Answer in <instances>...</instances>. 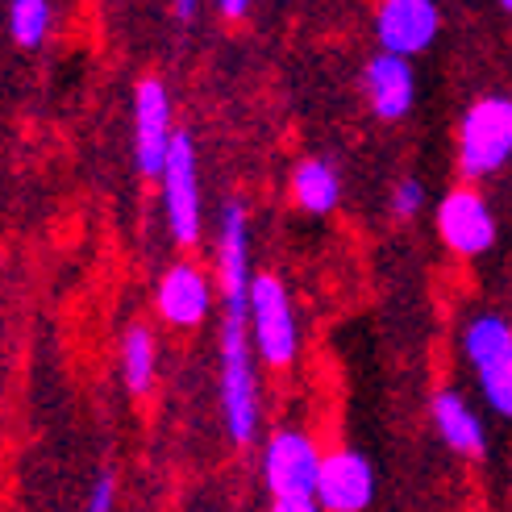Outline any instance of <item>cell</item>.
I'll list each match as a JSON object with an SVG mask.
<instances>
[{"label":"cell","instance_id":"2","mask_svg":"<svg viewBox=\"0 0 512 512\" xmlns=\"http://www.w3.org/2000/svg\"><path fill=\"white\" fill-rule=\"evenodd\" d=\"M246 329H250V346L263 358L267 367H292L296 363V313H292V296L284 288V279L263 271L250 275V292H246Z\"/></svg>","mask_w":512,"mask_h":512},{"label":"cell","instance_id":"11","mask_svg":"<svg viewBox=\"0 0 512 512\" xmlns=\"http://www.w3.org/2000/svg\"><path fill=\"white\" fill-rule=\"evenodd\" d=\"M217 284L225 296V309L246 313L250 292V229L242 200H229L221 209V238H217Z\"/></svg>","mask_w":512,"mask_h":512},{"label":"cell","instance_id":"7","mask_svg":"<svg viewBox=\"0 0 512 512\" xmlns=\"http://www.w3.org/2000/svg\"><path fill=\"white\" fill-rule=\"evenodd\" d=\"M438 234L458 259H479V254H488L496 246L492 204L483 200L471 184L450 188L438 204Z\"/></svg>","mask_w":512,"mask_h":512},{"label":"cell","instance_id":"21","mask_svg":"<svg viewBox=\"0 0 512 512\" xmlns=\"http://www.w3.org/2000/svg\"><path fill=\"white\" fill-rule=\"evenodd\" d=\"M217 9H221V17H229V21H242L246 9H250V0H217Z\"/></svg>","mask_w":512,"mask_h":512},{"label":"cell","instance_id":"1","mask_svg":"<svg viewBox=\"0 0 512 512\" xmlns=\"http://www.w3.org/2000/svg\"><path fill=\"white\" fill-rule=\"evenodd\" d=\"M221 413L229 442L250 446L259 438V383H254V346L246 313L225 309L221 321Z\"/></svg>","mask_w":512,"mask_h":512},{"label":"cell","instance_id":"14","mask_svg":"<svg viewBox=\"0 0 512 512\" xmlns=\"http://www.w3.org/2000/svg\"><path fill=\"white\" fill-rule=\"evenodd\" d=\"M429 413H433V425H438V433H442V442L454 454H463V458H483L488 454V429H483L479 413L467 404L463 392H454V388L433 392Z\"/></svg>","mask_w":512,"mask_h":512},{"label":"cell","instance_id":"6","mask_svg":"<svg viewBox=\"0 0 512 512\" xmlns=\"http://www.w3.org/2000/svg\"><path fill=\"white\" fill-rule=\"evenodd\" d=\"M321 471V450L309 433L300 429H279L263 450V483L271 500L279 496H313Z\"/></svg>","mask_w":512,"mask_h":512},{"label":"cell","instance_id":"17","mask_svg":"<svg viewBox=\"0 0 512 512\" xmlns=\"http://www.w3.org/2000/svg\"><path fill=\"white\" fill-rule=\"evenodd\" d=\"M9 34L25 50L42 46L50 34V0H13L9 5Z\"/></svg>","mask_w":512,"mask_h":512},{"label":"cell","instance_id":"18","mask_svg":"<svg viewBox=\"0 0 512 512\" xmlns=\"http://www.w3.org/2000/svg\"><path fill=\"white\" fill-rule=\"evenodd\" d=\"M421 204H425V184L421 179H400V184L392 188V213L400 217V221H408V217H417L421 213Z\"/></svg>","mask_w":512,"mask_h":512},{"label":"cell","instance_id":"20","mask_svg":"<svg viewBox=\"0 0 512 512\" xmlns=\"http://www.w3.org/2000/svg\"><path fill=\"white\" fill-rule=\"evenodd\" d=\"M271 512H321L313 496H279L271 500Z\"/></svg>","mask_w":512,"mask_h":512},{"label":"cell","instance_id":"10","mask_svg":"<svg viewBox=\"0 0 512 512\" xmlns=\"http://www.w3.org/2000/svg\"><path fill=\"white\" fill-rule=\"evenodd\" d=\"M171 96L163 88V80L146 75L134 88V159L138 171L159 179L163 163H167V150H171Z\"/></svg>","mask_w":512,"mask_h":512},{"label":"cell","instance_id":"19","mask_svg":"<svg viewBox=\"0 0 512 512\" xmlns=\"http://www.w3.org/2000/svg\"><path fill=\"white\" fill-rule=\"evenodd\" d=\"M113 504H117V479H113V471H100L84 512H113Z\"/></svg>","mask_w":512,"mask_h":512},{"label":"cell","instance_id":"22","mask_svg":"<svg viewBox=\"0 0 512 512\" xmlns=\"http://www.w3.org/2000/svg\"><path fill=\"white\" fill-rule=\"evenodd\" d=\"M196 5H200V0H175V17L179 21H192L196 17Z\"/></svg>","mask_w":512,"mask_h":512},{"label":"cell","instance_id":"9","mask_svg":"<svg viewBox=\"0 0 512 512\" xmlns=\"http://www.w3.org/2000/svg\"><path fill=\"white\" fill-rule=\"evenodd\" d=\"M313 500L321 512H367L375 500V471L367 463V454L358 450L321 454Z\"/></svg>","mask_w":512,"mask_h":512},{"label":"cell","instance_id":"13","mask_svg":"<svg viewBox=\"0 0 512 512\" xmlns=\"http://www.w3.org/2000/svg\"><path fill=\"white\" fill-rule=\"evenodd\" d=\"M363 92H367V105L379 121H404L417 100V75L408 67V59L383 55L379 50L363 67Z\"/></svg>","mask_w":512,"mask_h":512},{"label":"cell","instance_id":"16","mask_svg":"<svg viewBox=\"0 0 512 512\" xmlns=\"http://www.w3.org/2000/svg\"><path fill=\"white\" fill-rule=\"evenodd\" d=\"M155 363H159V346L150 325H130L121 338V375H125V388L134 396H146L155 388Z\"/></svg>","mask_w":512,"mask_h":512},{"label":"cell","instance_id":"23","mask_svg":"<svg viewBox=\"0 0 512 512\" xmlns=\"http://www.w3.org/2000/svg\"><path fill=\"white\" fill-rule=\"evenodd\" d=\"M500 9H504V13H512V0H500Z\"/></svg>","mask_w":512,"mask_h":512},{"label":"cell","instance_id":"5","mask_svg":"<svg viewBox=\"0 0 512 512\" xmlns=\"http://www.w3.org/2000/svg\"><path fill=\"white\" fill-rule=\"evenodd\" d=\"M163 209L171 238L179 246H196L200 238V175H196V146L188 134H171V150L163 163Z\"/></svg>","mask_w":512,"mask_h":512},{"label":"cell","instance_id":"3","mask_svg":"<svg viewBox=\"0 0 512 512\" xmlns=\"http://www.w3.org/2000/svg\"><path fill=\"white\" fill-rule=\"evenodd\" d=\"M512 159V96H479L458 121V171L488 179Z\"/></svg>","mask_w":512,"mask_h":512},{"label":"cell","instance_id":"15","mask_svg":"<svg viewBox=\"0 0 512 512\" xmlns=\"http://www.w3.org/2000/svg\"><path fill=\"white\" fill-rule=\"evenodd\" d=\"M292 200L304 213L325 217L338 209L342 200V175L329 159H300L292 171Z\"/></svg>","mask_w":512,"mask_h":512},{"label":"cell","instance_id":"12","mask_svg":"<svg viewBox=\"0 0 512 512\" xmlns=\"http://www.w3.org/2000/svg\"><path fill=\"white\" fill-rule=\"evenodd\" d=\"M155 304H159V317L175 329H196L204 325L213 309V284L204 279L200 267L192 263H175L171 271H163L159 279V292H155Z\"/></svg>","mask_w":512,"mask_h":512},{"label":"cell","instance_id":"4","mask_svg":"<svg viewBox=\"0 0 512 512\" xmlns=\"http://www.w3.org/2000/svg\"><path fill=\"white\" fill-rule=\"evenodd\" d=\"M463 354L496 417L512 421V325L500 313H479L463 329Z\"/></svg>","mask_w":512,"mask_h":512},{"label":"cell","instance_id":"8","mask_svg":"<svg viewBox=\"0 0 512 512\" xmlns=\"http://www.w3.org/2000/svg\"><path fill=\"white\" fill-rule=\"evenodd\" d=\"M442 30V9L438 0H383L375 13V38L383 55L413 59L433 46Z\"/></svg>","mask_w":512,"mask_h":512}]
</instances>
